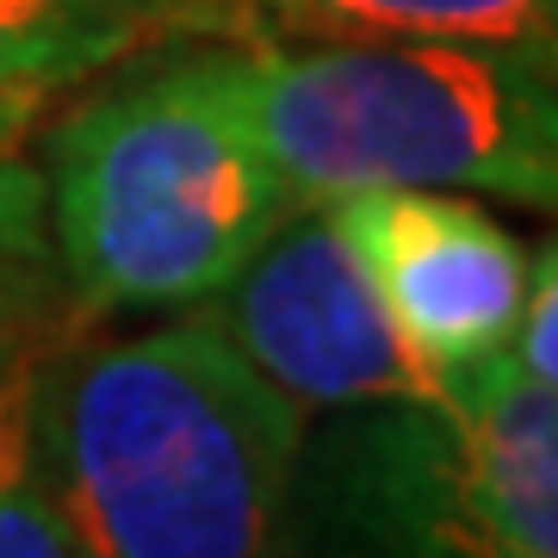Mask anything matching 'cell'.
<instances>
[{
	"mask_svg": "<svg viewBox=\"0 0 558 558\" xmlns=\"http://www.w3.org/2000/svg\"><path fill=\"white\" fill-rule=\"evenodd\" d=\"M304 410L199 311L50 341L32 435L81 558H286Z\"/></svg>",
	"mask_w": 558,
	"mask_h": 558,
	"instance_id": "6da1fadb",
	"label": "cell"
},
{
	"mask_svg": "<svg viewBox=\"0 0 558 558\" xmlns=\"http://www.w3.org/2000/svg\"><path fill=\"white\" fill-rule=\"evenodd\" d=\"M279 38H440L478 44L558 81V0H242Z\"/></svg>",
	"mask_w": 558,
	"mask_h": 558,
	"instance_id": "ba28073f",
	"label": "cell"
},
{
	"mask_svg": "<svg viewBox=\"0 0 558 558\" xmlns=\"http://www.w3.org/2000/svg\"><path fill=\"white\" fill-rule=\"evenodd\" d=\"M286 558H558V391L509 354L304 422Z\"/></svg>",
	"mask_w": 558,
	"mask_h": 558,
	"instance_id": "277c9868",
	"label": "cell"
},
{
	"mask_svg": "<svg viewBox=\"0 0 558 558\" xmlns=\"http://www.w3.org/2000/svg\"><path fill=\"white\" fill-rule=\"evenodd\" d=\"M329 218L354 242L373 292L416 354L447 373L509 354L527 292V248L472 205V193L360 186L329 199Z\"/></svg>",
	"mask_w": 558,
	"mask_h": 558,
	"instance_id": "8992f818",
	"label": "cell"
},
{
	"mask_svg": "<svg viewBox=\"0 0 558 558\" xmlns=\"http://www.w3.org/2000/svg\"><path fill=\"white\" fill-rule=\"evenodd\" d=\"M44 218L75 323L180 317L299 211L230 87V38L106 69L44 137Z\"/></svg>",
	"mask_w": 558,
	"mask_h": 558,
	"instance_id": "7a4b0ae2",
	"label": "cell"
},
{
	"mask_svg": "<svg viewBox=\"0 0 558 558\" xmlns=\"http://www.w3.org/2000/svg\"><path fill=\"white\" fill-rule=\"evenodd\" d=\"M38 119H44V106H32V100H0V143H25L32 131H38Z\"/></svg>",
	"mask_w": 558,
	"mask_h": 558,
	"instance_id": "7c38bea8",
	"label": "cell"
},
{
	"mask_svg": "<svg viewBox=\"0 0 558 558\" xmlns=\"http://www.w3.org/2000/svg\"><path fill=\"white\" fill-rule=\"evenodd\" d=\"M230 87L299 205L428 186L558 211V81L440 38H230Z\"/></svg>",
	"mask_w": 558,
	"mask_h": 558,
	"instance_id": "3957f363",
	"label": "cell"
},
{
	"mask_svg": "<svg viewBox=\"0 0 558 558\" xmlns=\"http://www.w3.org/2000/svg\"><path fill=\"white\" fill-rule=\"evenodd\" d=\"M509 360L527 379L558 391V236H546L527 255V292H521V323L515 341H509Z\"/></svg>",
	"mask_w": 558,
	"mask_h": 558,
	"instance_id": "8fae6325",
	"label": "cell"
},
{
	"mask_svg": "<svg viewBox=\"0 0 558 558\" xmlns=\"http://www.w3.org/2000/svg\"><path fill=\"white\" fill-rule=\"evenodd\" d=\"M248 32L242 0H0V100L50 106L156 44Z\"/></svg>",
	"mask_w": 558,
	"mask_h": 558,
	"instance_id": "52a82bcc",
	"label": "cell"
},
{
	"mask_svg": "<svg viewBox=\"0 0 558 558\" xmlns=\"http://www.w3.org/2000/svg\"><path fill=\"white\" fill-rule=\"evenodd\" d=\"M199 317L218 323L223 341L304 416L435 403L459 385V373L410 348L329 205H299L218 299L199 304Z\"/></svg>",
	"mask_w": 558,
	"mask_h": 558,
	"instance_id": "5b68a950",
	"label": "cell"
},
{
	"mask_svg": "<svg viewBox=\"0 0 558 558\" xmlns=\"http://www.w3.org/2000/svg\"><path fill=\"white\" fill-rule=\"evenodd\" d=\"M50 341L57 329L32 323L0 348V558H81L44 484L38 435H32V385Z\"/></svg>",
	"mask_w": 558,
	"mask_h": 558,
	"instance_id": "9c48e42d",
	"label": "cell"
},
{
	"mask_svg": "<svg viewBox=\"0 0 558 558\" xmlns=\"http://www.w3.org/2000/svg\"><path fill=\"white\" fill-rule=\"evenodd\" d=\"M32 323H50V311H25V317H0V348H7V336H20V329H32Z\"/></svg>",
	"mask_w": 558,
	"mask_h": 558,
	"instance_id": "4fadbf2b",
	"label": "cell"
},
{
	"mask_svg": "<svg viewBox=\"0 0 558 558\" xmlns=\"http://www.w3.org/2000/svg\"><path fill=\"white\" fill-rule=\"evenodd\" d=\"M62 274L44 218V174L20 156V143H0V317L57 311Z\"/></svg>",
	"mask_w": 558,
	"mask_h": 558,
	"instance_id": "30bf717a",
	"label": "cell"
}]
</instances>
